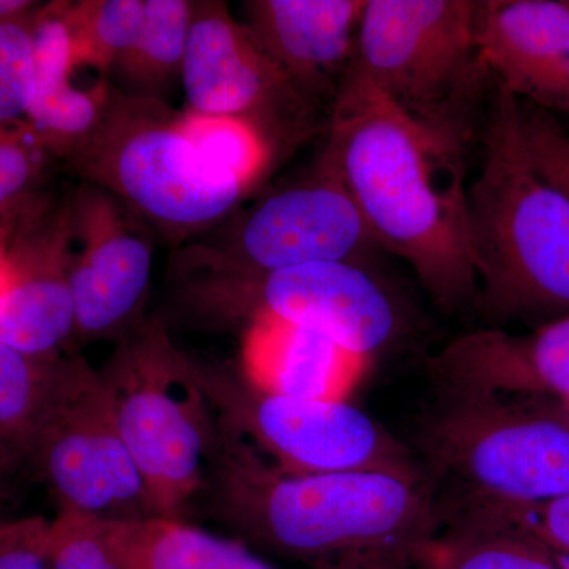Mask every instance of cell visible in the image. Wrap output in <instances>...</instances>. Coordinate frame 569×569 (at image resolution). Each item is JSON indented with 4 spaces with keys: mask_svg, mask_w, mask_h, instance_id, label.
I'll return each mask as SVG.
<instances>
[{
    "mask_svg": "<svg viewBox=\"0 0 569 569\" xmlns=\"http://www.w3.org/2000/svg\"><path fill=\"white\" fill-rule=\"evenodd\" d=\"M0 342L40 359L74 342L70 198L37 197L7 223Z\"/></svg>",
    "mask_w": 569,
    "mask_h": 569,
    "instance_id": "obj_14",
    "label": "cell"
},
{
    "mask_svg": "<svg viewBox=\"0 0 569 569\" xmlns=\"http://www.w3.org/2000/svg\"><path fill=\"white\" fill-rule=\"evenodd\" d=\"M219 429L216 463L198 501L247 548L348 567L422 552L440 530V509L422 475L290 473Z\"/></svg>",
    "mask_w": 569,
    "mask_h": 569,
    "instance_id": "obj_2",
    "label": "cell"
},
{
    "mask_svg": "<svg viewBox=\"0 0 569 569\" xmlns=\"http://www.w3.org/2000/svg\"><path fill=\"white\" fill-rule=\"evenodd\" d=\"M51 519H0V569H48Z\"/></svg>",
    "mask_w": 569,
    "mask_h": 569,
    "instance_id": "obj_30",
    "label": "cell"
},
{
    "mask_svg": "<svg viewBox=\"0 0 569 569\" xmlns=\"http://www.w3.org/2000/svg\"><path fill=\"white\" fill-rule=\"evenodd\" d=\"M71 51L62 2L40 6L36 18V81L26 122L52 160L66 163L102 118L110 82L84 86Z\"/></svg>",
    "mask_w": 569,
    "mask_h": 569,
    "instance_id": "obj_18",
    "label": "cell"
},
{
    "mask_svg": "<svg viewBox=\"0 0 569 569\" xmlns=\"http://www.w3.org/2000/svg\"><path fill=\"white\" fill-rule=\"evenodd\" d=\"M173 305L187 323L211 329L254 320L299 326L355 359L387 350L402 329L387 288L367 266L343 261L254 276H174Z\"/></svg>",
    "mask_w": 569,
    "mask_h": 569,
    "instance_id": "obj_8",
    "label": "cell"
},
{
    "mask_svg": "<svg viewBox=\"0 0 569 569\" xmlns=\"http://www.w3.org/2000/svg\"><path fill=\"white\" fill-rule=\"evenodd\" d=\"M377 247L353 201L317 160L301 181L233 213L204 242L179 249L173 276H254L326 261L366 266Z\"/></svg>",
    "mask_w": 569,
    "mask_h": 569,
    "instance_id": "obj_10",
    "label": "cell"
},
{
    "mask_svg": "<svg viewBox=\"0 0 569 569\" xmlns=\"http://www.w3.org/2000/svg\"><path fill=\"white\" fill-rule=\"evenodd\" d=\"M497 523L516 527L541 545L569 553V496L516 512Z\"/></svg>",
    "mask_w": 569,
    "mask_h": 569,
    "instance_id": "obj_31",
    "label": "cell"
},
{
    "mask_svg": "<svg viewBox=\"0 0 569 569\" xmlns=\"http://www.w3.org/2000/svg\"><path fill=\"white\" fill-rule=\"evenodd\" d=\"M181 86L187 110L246 119L280 157L328 126L329 112L296 88L219 0L193 2Z\"/></svg>",
    "mask_w": 569,
    "mask_h": 569,
    "instance_id": "obj_12",
    "label": "cell"
},
{
    "mask_svg": "<svg viewBox=\"0 0 569 569\" xmlns=\"http://www.w3.org/2000/svg\"><path fill=\"white\" fill-rule=\"evenodd\" d=\"M331 340L274 320H254L241 329L239 376L272 395L336 399L353 361Z\"/></svg>",
    "mask_w": 569,
    "mask_h": 569,
    "instance_id": "obj_19",
    "label": "cell"
},
{
    "mask_svg": "<svg viewBox=\"0 0 569 569\" xmlns=\"http://www.w3.org/2000/svg\"><path fill=\"white\" fill-rule=\"evenodd\" d=\"M6 288V247H0V295Z\"/></svg>",
    "mask_w": 569,
    "mask_h": 569,
    "instance_id": "obj_33",
    "label": "cell"
},
{
    "mask_svg": "<svg viewBox=\"0 0 569 569\" xmlns=\"http://www.w3.org/2000/svg\"><path fill=\"white\" fill-rule=\"evenodd\" d=\"M481 123L467 190L475 310L490 328L569 317V200L530 159L515 96L493 84Z\"/></svg>",
    "mask_w": 569,
    "mask_h": 569,
    "instance_id": "obj_3",
    "label": "cell"
},
{
    "mask_svg": "<svg viewBox=\"0 0 569 569\" xmlns=\"http://www.w3.org/2000/svg\"><path fill=\"white\" fill-rule=\"evenodd\" d=\"M99 372L153 518L183 519L204 492L220 443L190 356L174 346L163 318L153 317L118 340Z\"/></svg>",
    "mask_w": 569,
    "mask_h": 569,
    "instance_id": "obj_5",
    "label": "cell"
},
{
    "mask_svg": "<svg viewBox=\"0 0 569 569\" xmlns=\"http://www.w3.org/2000/svg\"><path fill=\"white\" fill-rule=\"evenodd\" d=\"M50 153L22 122H0V230L24 206L40 197Z\"/></svg>",
    "mask_w": 569,
    "mask_h": 569,
    "instance_id": "obj_26",
    "label": "cell"
},
{
    "mask_svg": "<svg viewBox=\"0 0 569 569\" xmlns=\"http://www.w3.org/2000/svg\"><path fill=\"white\" fill-rule=\"evenodd\" d=\"M410 448L441 527L496 523L569 496L565 400L436 391Z\"/></svg>",
    "mask_w": 569,
    "mask_h": 569,
    "instance_id": "obj_4",
    "label": "cell"
},
{
    "mask_svg": "<svg viewBox=\"0 0 569 569\" xmlns=\"http://www.w3.org/2000/svg\"><path fill=\"white\" fill-rule=\"evenodd\" d=\"M179 126L211 170L249 192L282 159L268 134L246 119L183 110Z\"/></svg>",
    "mask_w": 569,
    "mask_h": 569,
    "instance_id": "obj_23",
    "label": "cell"
},
{
    "mask_svg": "<svg viewBox=\"0 0 569 569\" xmlns=\"http://www.w3.org/2000/svg\"><path fill=\"white\" fill-rule=\"evenodd\" d=\"M74 340H119L144 320L156 234L107 190L78 182L69 193Z\"/></svg>",
    "mask_w": 569,
    "mask_h": 569,
    "instance_id": "obj_13",
    "label": "cell"
},
{
    "mask_svg": "<svg viewBox=\"0 0 569 569\" xmlns=\"http://www.w3.org/2000/svg\"><path fill=\"white\" fill-rule=\"evenodd\" d=\"M62 358H33L0 342V460L29 463L61 378Z\"/></svg>",
    "mask_w": 569,
    "mask_h": 569,
    "instance_id": "obj_22",
    "label": "cell"
},
{
    "mask_svg": "<svg viewBox=\"0 0 569 569\" xmlns=\"http://www.w3.org/2000/svg\"><path fill=\"white\" fill-rule=\"evenodd\" d=\"M127 569H277L252 549L183 519L104 520Z\"/></svg>",
    "mask_w": 569,
    "mask_h": 569,
    "instance_id": "obj_20",
    "label": "cell"
},
{
    "mask_svg": "<svg viewBox=\"0 0 569 569\" xmlns=\"http://www.w3.org/2000/svg\"><path fill=\"white\" fill-rule=\"evenodd\" d=\"M29 463L58 512L103 520L153 518L110 392L99 369L82 356L63 358L58 391Z\"/></svg>",
    "mask_w": 569,
    "mask_h": 569,
    "instance_id": "obj_11",
    "label": "cell"
},
{
    "mask_svg": "<svg viewBox=\"0 0 569 569\" xmlns=\"http://www.w3.org/2000/svg\"><path fill=\"white\" fill-rule=\"evenodd\" d=\"M440 392H496L569 402V317L527 335L482 328L455 337L427 361Z\"/></svg>",
    "mask_w": 569,
    "mask_h": 569,
    "instance_id": "obj_17",
    "label": "cell"
},
{
    "mask_svg": "<svg viewBox=\"0 0 569 569\" xmlns=\"http://www.w3.org/2000/svg\"><path fill=\"white\" fill-rule=\"evenodd\" d=\"M367 0H247L242 22L307 99L331 110L353 67Z\"/></svg>",
    "mask_w": 569,
    "mask_h": 569,
    "instance_id": "obj_16",
    "label": "cell"
},
{
    "mask_svg": "<svg viewBox=\"0 0 569 569\" xmlns=\"http://www.w3.org/2000/svg\"><path fill=\"white\" fill-rule=\"evenodd\" d=\"M9 471V468L3 466L2 460H0V486H2L3 477H6Z\"/></svg>",
    "mask_w": 569,
    "mask_h": 569,
    "instance_id": "obj_34",
    "label": "cell"
},
{
    "mask_svg": "<svg viewBox=\"0 0 569 569\" xmlns=\"http://www.w3.org/2000/svg\"><path fill=\"white\" fill-rule=\"evenodd\" d=\"M323 164L377 246L406 261L449 313L475 310L467 142L400 111L353 63L329 110Z\"/></svg>",
    "mask_w": 569,
    "mask_h": 569,
    "instance_id": "obj_1",
    "label": "cell"
},
{
    "mask_svg": "<svg viewBox=\"0 0 569 569\" xmlns=\"http://www.w3.org/2000/svg\"><path fill=\"white\" fill-rule=\"evenodd\" d=\"M142 10L144 0L62 2L63 20L78 66L108 81L112 67L132 47Z\"/></svg>",
    "mask_w": 569,
    "mask_h": 569,
    "instance_id": "obj_24",
    "label": "cell"
},
{
    "mask_svg": "<svg viewBox=\"0 0 569 569\" xmlns=\"http://www.w3.org/2000/svg\"><path fill=\"white\" fill-rule=\"evenodd\" d=\"M63 164L121 200L173 249L216 230L249 193L201 160L173 107L112 88L96 129Z\"/></svg>",
    "mask_w": 569,
    "mask_h": 569,
    "instance_id": "obj_6",
    "label": "cell"
},
{
    "mask_svg": "<svg viewBox=\"0 0 569 569\" xmlns=\"http://www.w3.org/2000/svg\"><path fill=\"white\" fill-rule=\"evenodd\" d=\"M190 365L217 422L284 471L422 475L410 447L340 397L272 395L247 383L236 367L194 358Z\"/></svg>",
    "mask_w": 569,
    "mask_h": 569,
    "instance_id": "obj_9",
    "label": "cell"
},
{
    "mask_svg": "<svg viewBox=\"0 0 569 569\" xmlns=\"http://www.w3.org/2000/svg\"><path fill=\"white\" fill-rule=\"evenodd\" d=\"M33 6H36V2H29V0H0V21L22 13V11L31 9Z\"/></svg>",
    "mask_w": 569,
    "mask_h": 569,
    "instance_id": "obj_32",
    "label": "cell"
},
{
    "mask_svg": "<svg viewBox=\"0 0 569 569\" xmlns=\"http://www.w3.org/2000/svg\"><path fill=\"white\" fill-rule=\"evenodd\" d=\"M48 569H127L108 537L107 522L58 512L50 522Z\"/></svg>",
    "mask_w": 569,
    "mask_h": 569,
    "instance_id": "obj_28",
    "label": "cell"
},
{
    "mask_svg": "<svg viewBox=\"0 0 569 569\" xmlns=\"http://www.w3.org/2000/svg\"><path fill=\"white\" fill-rule=\"evenodd\" d=\"M519 122L530 159L569 200V129L559 116L520 102Z\"/></svg>",
    "mask_w": 569,
    "mask_h": 569,
    "instance_id": "obj_29",
    "label": "cell"
},
{
    "mask_svg": "<svg viewBox=\"0 0 569 569\" xmlns=\"http://www.w3.org/2000/svg\"><path fill=\"white\" fill-rule=\"evenodd\" d=\"M451 533V552L441 569H563L541 542L516 527L493 523Z\"/></svg>",
    "mask_w": 569,
    "mask_h": 569,
    "instance_id": "obj_25",
    "label": "cell"
},
{
    "mask_svg": "<svg viewBox=\"0 0 569 569\" xmlns=\"http://www.w3.org/2000/svg\"><path fill=\"white\" fill-rule=\"evenodd\" d=\"M0 247H6V238H3L2 230H0Z\"/></svg>",
    "mask_w": 569,
    "mask_h": 569,
    "instance_id": "obj_35",
    "label": "cell"
},
{
    "mask_svg": "<svg viewBox=\"0 0 569 569\" xmlns=\"http://www.w3.org/2000/svg\"><path fill=\"white\" fill-rule=\"evenodd\" d=\"M478 44L493 84L569 116V0H481Z\"/></svg>",
    "mask_w": 569,
    "mask_h": 569,
    "instance_id": "obj_15",
    "label": "cell"
},
{
    "mask_svg": "<svg viewBox=\"0 0 569 569\" xmlns=\"http://www.w3.org/2000/svg\"><path fill=\"white\" fill-rule=\"evenodd\" d=\"M193 2L144 0L132 47L112 67L111 88L129 97L167 102L181 82Z\"/></svg>",
    "mask_w": 569,
    "mask_h": 569,
    "instance_id": "obj_21",
    "label": "cell"
},
{
    "mask_svg": "<svg viewBox=\"0 0 569 569\" xmlns=\"http://www.w3.org/2000/svg\"><path fill=\"white\" fill-rule=\"evenodd\" d=\"M481 0H367L356 66L400 111L470 144L493 81L478 44Z\"/></svg>",
    "mask_w": 569,
    "mask_h": 569,
    "instance_id": "obj_7",
    "label": "cell"
},
{
    "mask_svg": "<svg viewBox=\"0 0 569 569\" xmlns=\"http://www.w3.org/2000/svg\"><path fill=\"white\" fill-rule=\"evenodd\" d=\"M40 3L0 21V122L28 118L36 81V18Z\"/></svg>",
    "mask_w": 569,
    "mask_h": 569,
    "instance_id": "obj_27",
    "label": "cell"
}]
</instances>
